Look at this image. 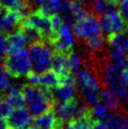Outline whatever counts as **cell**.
I'll use <instances>...</instances> for the list:
<instances>
[{
	"instance_id": "7c38bea8",
	"label": "cell",
	"mask_w": 128,
	"mask_h": 129,
	"mask_svg": "<svg viewBox=\"0 0 128 129\" xmlns=\"http://www.w3.org/2000/svg\"><path fill=\"white\" fill-rule=\"evenodd\" d=\"M3 96L11 109L22 108L25 105L22 86H20L19 84L11 85V88L7 90V93H4Z\"/></svg>"
},
{
	"instance_id": "8fae6325",
	"label": "cell",
	"mask_w": 128,
	"mask_h": 129,
	"mask_svg": "<svg viewBox=\"0 0 128 129\" xmlns=\"http://www.w3.org/2000/svg\"><path fill=\"white\" fill-rule=\"evenodd\" d=\"M64 122L57 116L54 108L33 119V126L37 129H63Z\"/></svg>"
},
{
	"instance_id": "ac0fdd59",
	"label": "cell",
	"mask_w": 128,
	"mask_h": 129,
	"mask_svg": "<svg viewBox=\"0 0 128 129\" xmlns=\"http://www.w3.org/2000/svg\"><path fill=\"white\" fill-rule=\"evenodd\" d=\"M93 121L94 117L91 112V108H89L82 116L67 122L66 129H89Z\"/></svg>"
},
{
	"instance_id": "cb8c5ba5",
	"label": "cell",
	"mask_w": 128,
	"mask_h": 129,
	"mask_svg": "<svg viewBox=\"0 0 128 129\" xmlns=\"http://www.w3.org/2000/svg\"><path fill=\"white\" fill-rule=\"evenodd\" d=\"M7 52H9V36L7 33L0 31V57H5Z\"/></svg>"
},
{
	"instance_id": "30bf717a",
	"label": "cell",
	"mask_w": 128,
	"mask_h": 129,
	"mask_svg": "<svg viewBox=\"0 0 128 129\" xmlns=\"http://www.w3.org/2000/svg\"><path fill=\"white\" fill-rule=\"evenodd\" d=\"M33 119L28 109L22 107L12 109L4 120L6 129H23L28 127L29 124L33 122Z\"/></svg>"
},
{
	"instance_id": "7402d4cb",
	"label": "cell",
	"mask_w": 128,
	"mask_h": 129,
	"mask_svg": "<svg viewBox=\"0 0 128 129\" xmlns=\"http://www.w3.org/2000/svg\"><path fill=\"white\" fill-rule=\"evenodd\" d=\"M91 112H92L93 117L97 118V120H100V121L106 120L110 115L109 114L110 110L101 100L93 105V107L91 108Z\"/></svg>"
},
{
	"instance_id": "8992f818",
	"label": "cell",
	"mask_w": 128,
	"mask_h": 129,
	"mask_svg": "<svg viewBox=\"0 0 128 129\" xmlns=\"http://www.w3.org/2000/svg\"><path fill=\"white\" fill-rule=\"evenodd\" d=\"M73 29L75 36L83 42L103 34L100 21L95 14L89 12L75 22V24L73 25Z\"/></svg>"
},
{
	"instance_id": "ffe728a7",
	"label": "cell",
	"mask_w": 128,
	"mask_h": 129,
	"mask_svg": "<svg viewBox=\"0 0 128 129\" xmlns=\"http://www.w3.org/2000/svg\"><path fill=\"white\" fill-rule=\"evenodd\" d=\"M90 7L96 16H102L108 11L116 10V6L110 3L108 0H90Z\"/></svg>"
},
{
	"instance_id": "e0dca14e",
	"label": "cell",
	"mask_w": 128,
	"mask_h": 129,
	"mask_svg": "<svg viewBox=\"0 0 128 129\" xmlns=\"http://www.w3.org/2000/svg\"><path fill=\"white\" fill-rule=\"evenodd\" d=\"M36 85H40V86L54 90L60 86V76L53 69H51L47 72L38 75V80Z\"/></svg>"
},
{
	"instance_id": "1f68e13d",
	"label": "cell",
	"mask_w": 128,
	"mask_h": 129,
	"mask_svg": "<svg viewBox=\"0 0 128 129\" xmlns=\"http://www.w3.org/2000/svg\"><path fill=\"white\" fill-rule=\"evenodd\" d=\"M4 9V6L2 5V3H1V0H0V12L2 11V10Z\"/></svg>"
},
{
	"instance_id": "4fadbf2b",
	"label": "cell",
	"mask_w": 128,
	"mask_h": 129,
	"mask_svg": "<svg viewBox=\"0 0 128 129\" xmlns=\"http://www.w3.org/2000/svg\"><path fill=\"white\" fill-rule=\"evenodd\" d=\"M107 43L111 48V51L126 55L128 52V31L117 33L107 37Z\"/></svg>"
},
{
	"instance_id": "5bb4252c",
	"label": "cell",
	"mask_w": 128,
	"mask_h": 129,
	"mask_svg": "<svg viewBox=\"0 0 128 129\" xmlns=\"http://www.w3.org/2000/svg\"><path fill=\"white\" fill-rule=\"evenodd\" d=\"M52 69L55 72H57L60 77L61 76H66L68 75H72L73 73H72L71 68H70L69 54L54 52Z\"/></svg>"
},
{
	"instance_id": "d4e9b609",
	"label": "cell",
	"mask_w": 128,
	"mask_h": 129,
	"mask_svg": "<svg viewBox=\"0 0 128 129\" xmlns=\"http://www.w3.org/2000/svg\"><path fill=\"white\" fill-rule=\"evenodd\" d=\"M119 12L128 28V0H121L119 4Z\"/></svg>"
},
{
	"instance_id": "3957f363",
	"label": "cell",
	"mask_w": 128,
	"mask_h": 129,
	"mask_svg": "<svg viewBox=\"0 0 128 129\" xmlns=\"http://www.w3.org/2000/svg\"><path fill=\"white\" fill-rule=\"evenodd\" d=\"M28 54L33 73L41 75L52 69L54 52L51 45H47L44 41L29 44Z\"/></svg>"
},
{
	"instance_id": "5b68a950",
	"label": "cell",
	"mask_w": 128,
	"mask_h": 129,
	"mask_svg": "<svg viewBox=\"0 0 128 129\" xmlns=\"http://www.w3.org/2000/svg\"><path fill=\"white\" fill-rule=\"evenodd\" d=\"M4 66L12 77L19 78L27 76L32 71L28 50H20L6 56Z\"/></svg>"
},
{
	"instance_id": "277c9868",
	"label": "cell",
	"mask_w": 128,
	"mask_h": 129,
	"mask_svg": "<svg viewBox=\"0 0 128 129\" xmlns=\"http://www.w3.org/2000/svg\"><path fill=\"white\" fill-rule=\"evenodd\" d=\"M22 22L35 27L41 34L43 41L47 42L48 43L52 41L56 34L53 16L46 14L40 9L35 10L27 15H25Z\"/></svg>"
},
{
	"instance_id": "d6986e66",
	"label": "cell",
	"mask_w": 128,
	"mask_h": 129,
	"mask_svg": "<svg viewBox=\"0 0 128 129\" xmlns=\"http://www.w3.org/2000/svg\"><path fill=\"white\" fill-rule=\"evenodd\" d=\"M27 43L24 33L21 31V29L13 31L9 35V52L14 53L17 51L23 50L25 44Z\"/></svg>"
},
{
	"instance_id": "f1b7e54d",
	"label": "cell",
	"mask_w": 128,
	"mask_h": 129,
	"mask_svg": "<svg viewBox=\"0 0 128 129\" xmlns=\"http://www.w3.org/2000/svg\"><path fill=\"white\" fill-rule=\"evenodd\" d=\"M121 79L125 83V85L128 86V62L121 71Z\"/></svg>"
},
{
	"instance_id": "603a6c76",
	"label": "cell",
	"mask_w": 128,
	"mask_h": 129,
	"mask_svg": "<svg viewBox=\"0 0 128 129\" xmlns=\"http://www.w3.org/2000/svg\"><path fill=\"white\" fill-rule=\"evenodd\" d=\"M11 86V75L4 65H0V91L4 92Z\"/></svg>"
},
{
	"instance_id": "7a4b0ae2",
	"label": "cell",
	"mask_w": 128,
	"mask_h": 129,
	"mask_svg": "<svg viewBox=\"0 0 128 129\" xmlns=\"http://www.w3.org/2000/svg\"><path fill=\"white\" fill-rule=\"evenodd\" d=\"M22 90L25 96V105L33 118L39 117L54 108V105L45 96L43 86L32 83L24 84Z\"/></svg>"
},
{
	"instance_id": "52a82bcc",
	"label": "cell",
	"mask_w": 128,
	"mask_h": 129,
	"mask_svg": "<svg viewBox=\"0 0 128 129\" xmlns=\"http://www.w3.org/2000/svg\"><path fill=\"white\" fill-rule=\"evenodd\" d=\"M90 108L85 102H79V99L74 97L66 102L56 101L54 105V110L58 118L63 122H69L72 119L80 117Z\"/></svg>"
},
{
	"instance_id": "4316f807",
	"label": "cell",
	"mask_w": 128,
	"mask_h": 129,
	"mask_svg": "<svg viewBox=\"0 0 128 129\" xmlns=\"http://www.w3.org/2000/svg\"><path fill=\"white\" fill-rule=\"evenodd\" d=\"M28 7H34L39 9L46 0H25Z\"/></svg>"
},
{
	"instance_id": "2e32d148",
	"label": "cell",
	"mask_w": 128,
	"mask_h": 129,
	"mask_svg": "<svg viewBox=\"0 0 128 129\" xmlns=\"http://www.w3.org/2000/svg\"><path fill=\"white\" fill-rule=\"evenodd\" d=\"M102 122L107 129H128V116L126 111L115 112Z\"/></svg>"
},
{
	"instance_id": "6da1fadb",
	"label": "cell",
	"mask_w": 128,
	"mask_h": 129,
	"mask_svg": "<svg viewBox=\"0 0 128 129\" xmlns=\"http://www.w3.org/2000/svg\"><path fill=\"white\" fill-rule=\"evenodd\" d=\"M76 80L80 85L82 99L88 106H92L100 100L102 88L99 77L90 65L82 68L76 75Z\"/></svg>"
},
{
	"instance_id": "ba28073f",
	"label": "cell",
	"mask_w": 128,
	"mask_h": 129,
	"mask_svg": "<svg viewBox=\"0 0 128 129\" xmlns=\"http://www.w3.org/2000/svg\"><path fill=\"white\" fill-rule=\"evenodd\" d=\"M75 34L74 29H72V25L63 23L56 31V34L49 44L54 49V52L69 54L74 50L75 43Z\"/></svg>"
},
{
	"instance_id": "9c48e42d",
	"label": "cell",
	"mask_w": 128,
	"mask_h": 129,
	"mask_svg": "<svg viewBox=\"0 0 128 129\" xmlns=\"http://www.w3.org/2000/svg\"><path fill=\"white\" fill-rule=\"evenodd\" d=\"M100 23H101L103 32L107 34V37L117 34V33L123 32L127 28L121 15L120 14L119 11H116V10L108 11L106 14L102 15L100 19Z\"/></svg>"
},
{
	"instance_id": "44dd1931",
	"label": "cell",
	"mask_w": 128,
	"mask_h": 129,
	"mask_svg": "<svg viewBox=\"0 0 128 129\" xmlns=\"http://www.w3.org/2000/svg\"><path fill=\"white\" fill-rule=\"evenodd\" d=\"M1 3L6 9L19 11L25 15V11L28 9L25 0H1Z\"/></svg>"
},
{
	"instance_id": "484cf974",
	"label": "cell",
	"mask_w": 128,
	"mask_h": 129,
	"mask_svg": "<svg viewBox=\"0 0 128 129\" xmlns=\"http://www.w3.org/2000/svg\"><path fill=\"white\" fill-rule=\"evenodd\" d=\"M11 110L12 109H11V108L8 105L7 102H6L3 94H1L0 95V117L3 119L6 118Z\"/></svg>"
},
{
	"instance_id": "d6a6232c",
	"label": "cell",
	"mask_w": 128,
	"mask_h": 129,
	"mask_svg": "<svg viewBox=\"0 0 128 129\" xmlns=\"http://www.w3.org/2000/svg\"><path fill=\"white\" fill-rule=\"evenodd\" d=\"M23 129H37L36 127H34V126H30V127H25V128H23Z\"/></svg>"
},
{
	"instance_id": "83f0119b",
	"label": "cell",
	"mask_w": 128,
	"mask_h": 129,
	"mask_svg": "<svg viewBox=\"0 0 128 129\" xmlns=\"http://www.w3.org/2000/svg\"><path fill=\"white\" fill-rule=\"evenodd\" d=\"M89 129H107L105 123L100 120H94L91 123V125L89 127Z\"/></svg>"
},
{
	"instance_id": "4dcf8cb0",
	"label": "cell",
	"mask_w": 128,
	"mask_h": 129,
	"mask_svg": "<svg viewBox=\"0 0 128 129\" xmlns=\"http://www.w3.org/2000/svg\"><path fill=\"white\" fill-rule=\"evenodd\" d=\"M108 1L113 4V5H115V6H118L120 4V2H121V0H108Z\"/></svg>"
},
{
	"instance_id": "f546056e",
	"label": "cell",
	"mask_w": 128,
	"mask_h": 129,
	"mask_svg": "<svg viewBox=\"0 0 128 129\" xmlns=\"http://www.w3.org/2000/svg\"><path fill=\"white\" fill-rule=\"evenodd\" d=\"M0 129H6V123H5V120L0 117Z\"/></svg>"
},
{
	"instance_id": "9a60e30c",
	"label": "cell",
	"mask_w": 128,
	"mask_h": 129,
	"mask_svg": "<svg viewBox=\"0 0 128 129\" xmlns=\"http://www.w3.org/2000/svg\"><path fill=\"white\" fill-rule=\"evenodd\" d=\"M100 100L104 102V104L106 105L108 108V109L113 113L126 111L121 105V99L116 94H114L111 90H107V89H102Z\"/></svg>"
}]
</instances>
